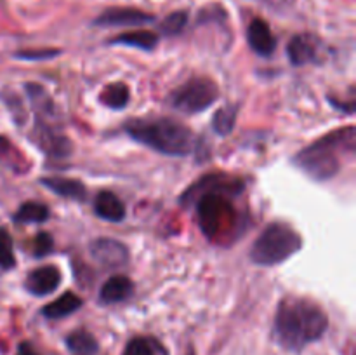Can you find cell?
Listing matches in <instances>:
<instances>
[{
  "label": "cell",
  "mask_w": 356,
  "mask_h": 355,
  "mask_svg": "<svg viewBox=\"0 0 356 355\" xmlns=\"http://www.w3.org/2000/svg\"><path fill=\"white\" fill-rule=\"evenodd\" d=\"M247 42H249L250 49L263 58H270L277 49V38H275L270 24L261 17L250 21L249 28H247Z\"/></svg>",
  "instance_id": "obj_8"
},
{
  "label": "cell",
  "mask_w": 356,
  "mask_h": 355,
  "mask_svg": "<svg viewBox=\"0 0 356 355\" xmlns=\"http://www.w3.org/2000/svg\"><path fill=\"white\" fill-rule=\"evenodd\" d=\"M16 265V256H14V244L13 237L7 233V230H0V268L2 270H10Z\"/></svg>",
  "instance_id": "obj_23"
},
{
  "label": "cell",
  "mask_w": 356,
  "mask_h": 355,
  "mask_svg": "<svg viewBox=\"0 0 356 355\" xmlns=\"http://www.w3.org/2000/svg\"><path fill=\"white\" fill-rule=\"evenodd\" d=\"M353 152L355 150V129L332 132L323 136L312 146L305 148L296 157V164L305 173H308L313 180H329L341 169V160L337 153Z\"/></svg>",
  "instance_id": "obj_3"
},
{
  "label": "cell",
  "mask_w": 356,
  "mask_h": 355,
  "mask_svg": "<svg viewBox=\"0 0 356 355\" xmlns=\"http://www.w3.org/2000/svg\"><path fill=\"white\" fill-rule=\"evenodd\" d=\"M111 45H127V47L141 49V51H153L159 44V35L148 30L127 31V33L117 35L110 40Z\"/></svg>",
  "instance_id": "obj_15"
},
{
  "label": "cell",
  "mask_w": 356,
  "mask_h": 355,
  "mask_svg": "<svg viewBox=\"0 0 356 355\" xmlns=\"http://www.w3.org/2000/svg\"><path fill=\"white\" fill-rule=\"evenodd\" d=\"M132 292H134V284L131 278L125 275H113L101 287L99 301L104 305H113V303H120L131 298Z\"/></svg>",
  "instance_id": "obj_12"
},
{
  "label": "cell",
  "mask_w": 356,
  "mask_h": 355,
  "mask_svg": "<svg viewBox=\"0 0 356 355\" xmlns=\"http://www.w3.org/2000/svg\"><path fill=\"white\" fill-rule=\"evenodd\" d=\"M219 96V89L209 79H191L181 87H177L170 94L169 101L177 111L193 115L207 110L216 103Z\"/></svg>",
  "instance_id": "obj_5"
},
{
  "label": "cell",
  "mask_w": 356,
  "mask_h": 355,
  "mask_svg": "<svg viewBox=\"0 0 356 355\" xmlns=\"http://www.w3.org/2000/svg\"><path fill=\"white\" fill-rule=\"evenodd\" d=\"M40 183L59 197L72 198V200H83L87 195L83 183L72 178H42Z\"/></svg>",
  "instance_id": "obj_14"
},
{
  "label": "cell",
  "mask_w": 356,
  "mask_h": 355,
  "mask_svg": "<svg viewBox=\"0 0 356 355\" xmlns=\"http://www.w3.org/2000/svg\"><path fill=\"white\" fill-rule=\"evenodd\" d=\"M61 284V271L54 265L31 270L24 281V287L33 296H47L54 292Z\"/></svg>",
  "instance_id": "obj_7"
},
{
  "label": "cell",
  "mask_w": 356,
  "mask_h": 355,
  "mask_svg": "<svg viewBox=\"0 0 356 355\" xmlns=\"http://www.w3.org/2000/svg\"><path fill=\"white\" fill-rule=\"evenodd\" d=\"M153 19H155V16L143 13L139 9L113 7V9H106L101 16H97L94 24H97V26H141V24L152 23Z\"/></svg>",
  "instance_id": "obj_6"
},
{
  "label": "cell",
  "mask_w": 356,
  "mask_h": 355,
  "mask_svg": "<svg viewBox=\"0 0 356 355\" xmlns=\"http://www.w3.org/2000/svg\"><path fill=\"white\" fill-rule=\"evenodd\" d=\"M10 150H13V145H10L9 139H7L6 136L0 134V160H2L3 157L9 155Z\"/></svg>",
  "instance_id": "obj_27"
},
{
  "label": "cell",
  "mask_w": 356,
  "mask_h": 355,
  "mask_svg": "<svg viewBox=\"0 0 356 355\" xmlns=\"http://www.w3.org/2000/svg\"><path fill=\"white\" fill-rule=\"evenodd\" d=\"M66 345L76 355H96L97 350H99V345H97L96 338L83 329L68 334Z\"/></svg>",
  "instance_id": "obj_17"
},
{
  "label": "cell",
  "mask_w": 356,
  "mask_h": 355,
  "mask_svg": "<svg viewBox=\"0 0 356 355\" xmlns=\"http://www.w3.org/2000/svg\"><path fill=\"white\" fill-rule=\"evenodd\" d=\"M17 355H37V354H35V352L31 350L30 345L23 343V345H21V347H19V352H17Z\"/></svg>",
  "instance_id": "obj_28"
},
{
  "label": "cell",
  "mask_w": 356,
  "mask_h": 355,
  "mask_svg": "<svg viewBox=\"0 0 356 355\" xmlns=\"http://www.w3.org/2000/svg\"><path fill=\"white\" fill-rule=\"evenodd\" d=\"M287 54L292 65L305 66L308 63L316 61L318 58V47L316 40L312 35H296L287 45Z\"/></svg>",
  "instance_id": "obj_10"
},
{
  "label": "cell",
  "mask_w": 356,
  "mask_h": 355,
  "mask_svg": "<svg viewBox=\"0 0 356 355\" xmlns=\"http://www.w3.org/2000/svg\"><path fill=\"white\" fill-rule=\"evenodd\" d=\"M188 13L186 10H176V13H170L165 19L160 24V31L167 37H172V35L181 33V31L186 28L188 24Z\"/></svg>",
  "instance_id": "obj_22"
},
{
  "label": "cell",
  "mask_w": 356,
  "mask_h": 355,
  "mask_svg": "<svg viewBox=\"0 0 356 355\" xmlns=\"http://www.w3.org/2000/svg\"><path fill=\"white\" fill-rule=\"evenodd\" d=\"M37 143L45 153H51L54 157H68L72 153V143L66 136L56 134L47 125H40L37 131Z\"/></svg>",
  "instance_id": "obj_13"
},
{
  "label": "cell",
  "mask_w": 356,
  "mask_h": 355,
  "mask_svg": "<svg viewBox=\"0 0 356 355\" xmlns=\"http://www.w3.org/2000/svg\"><path fill=\"white\" fill-rule=\"evenodd\" d=\"M235 118H236V108L235 106H225L214 115L212 120V127L218 134L226 136L233 131L235 127Z\"/></svg>",
  "instance_id": "obj_21"
},
{
  "label": "cell",
  "mask_w": 356,
  "mask_h": 355,
  "mask_svg": "<svg viewBox=\"0 0 356 355\" xmlns=\"http://www.w3.org/2000/svg\"><path fill=\"white\" fill-rule=\"evenodd\" d=\"M26 90L31 103H33L35 110H37L40 115L44 113L51 117L52 111H54V104H52V100L49 97V94L45 93L40 86H35V84H28Z\"/></svg>",
  "instance_id": "obj_20"
},
{
  "label": "cell",
  "mask_w": 356,
  "mask_h": 355,
  "mask_svg": "<svg viewBox=\"0 0 356 355\" xmlns=\"http://www.w3.org/2000/svg\"><path fill=\"white\" fill-rule=\"evenodd\" d=\"M190 355H195V354H190Z\"/></svg>",
  "instance_id": "obj_29"
},
{
  "label": "cell",
  "mask_w": 356,
  "mask_h": 355,
  "mask_svg": "<svg viewBox=\"0 0 356 355\" xmlns=\"http://www.w3.org/2000/svg\"><path fill=\"white\" fill-rule=\"evenodd\" d=\"M122 355H155V352L146 338H134L129 341Z\"/></svg>",
  "instance_id": "obj_24"
},
{
  "label": "cell",
  "mask_w": 356,
  "mask_h": 355,
  "mask_svg": "<svg viewBox=\"0 0 356 355\" xmlns=\"http://www.w3.org/2000/svg\"><path fill=\"white\" fill-rule=\"evenodd\" d=\"M61 54V51H23V52H17L16 58L19 59H28V61H42V59H51L56 58V56Z\"/></svg>",
  "instance_id": "obj_26"
},
{
  "label": "cell",
  "mask_w": 356,
  "mask_h": 355,
  "mask_svg": "<svg viewBox=\"0 0 356 355\" xmlns=\"http://www.w3.org/2000/svg\"><path fill=\"white\" fill-rule=\"evenodd\" d=\"M82 306V299L75 294V292L68 291L63 296H59L58 299H54L52 303L45 305L42 308V313H44L47 319H63V317L72 315L73 312Z\"/></svg>",
  "instance_id": "obj_16"
},
{
  "label": "cell",
  "mask_w": 356,
  "mask_h": 355,
  "mask_svg": "<svg viewBox=\"0 0 356 355\" xmlns=\"http://www.w3.org/2000/svg\"><path fill=\"white\" fill-rule=\"evenodd\" d=\"M329 317L315 301L287 296L280 301L275 315V338L291 352H301L325 334Z\"/></svg>",
  "instance_id": "obj_1"
},
{
  "label": "cell",
  "mask_w": 356,
  "mask_h": 355,
  "mask_svg": "<svg viewBox=\"0 0 356 355\" xmlns=\"http://www.w3.org/2000/svg\"><path fill=\"white\" fill-rule=\"evenodd\" d=\"M90 254L94 260L106 267H120L129 260V251L125 244L113 239H96L90 244Z\"/></svg>",
  "instance_id": "obj_9"
},
{
  "label": "cell",
  "mask_w": 356,
  "mask_h": 355,
  "mask_svg": "<svg viewBox=\"0 0 356 355\" xmlns=\"http://www.w3.org/2000/svg\"><path fill=\"white\" fill-rule=\"evenodd\" d=\"M52 251V237L47 232H40L35 237V256L44 258Z\"/></svg>",
  "instance_id": "obj_25"
},
{
  "label": "cell",
  "mask_w": 356,
  "mask_h": 355,
  "mask_svg": "<svg viewBox=\"0 0 356 355\" xmlns=\"http://www.w3.org/2000/svg\"><path fill=\"white\" fill-rule=\"evenodd\" d=\"M49 218V209L38 202H24L14 214L16 223H44Z\"/></svg>",
  "instance_id": "obj_19"
},
{
  "label": "cell",
  "mask_w": 356,
  "mask_h": 355,
  "mask_svg": "<svg viewBox=\"0 0 356 355\" xmlns=\"http://www.w3.org/2000/svg\"><path fill=\"white\" fill-rule=\"evenodd\" d=\"M94 211H96L99 218L113 223L124 221L125 214H127L124 202L110 190H103L96 195V198H94Z\"/></svg>",
  "instance_id": "obj_11"
},
{
  "label": "cell",
  "mask_w": 356,
  "mask_h": 355,
  "mask_svg": "<svg viewBox=\"0 0 356 355\" xmlns=\"http://www.w3.org/2000/svg\"><path fill=\"white\" fill-rule=\"evenodd\" d=\"M129 100H131V90L122 82L110 84L101 93V103L106 104L108 108H113V110H122L129 103Z\"/></svg>",
  "instance_id": "obj_18"
},
{
  "label": "cell",
  "mask_w": 356,
  "mask_h": 355,
  "mask_svg": "<svg viewBox=\"0 0 356 355\" xmlns=\"http://www.w3.org/2000/svg\"><path fill=\"white\" fill-rule=\"evenodd\" d=\"M125 131L134 141L169 157H184L193 150V132L172 118H136L125 125Z\"/></svg>",
  "instance_id": "obj_2"
},
{
  "label": "cell",
  "mask_w": 356,
  "mask_h": 355,
  "mask_svg": "<svg viewBox=\"0 0 356 355\" xmlns=\"http://www.w3.org/2000/svg\"><path fill=\"white\" fill-rule=\"evenodd\" d=\"M302 239L291 225L275 221L261 232L250 249V258L261 267H273L301 251Z\"/></svg>",
  "instance_id": "obj_4"
}]
</instances>
